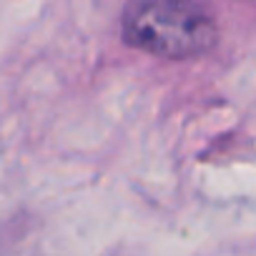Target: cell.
<instances>
[{"label":"cell","mask_w":256,"mask_h":256,"mask_svg":"<svg viewBox=\"0 0 256 256\" xmlns=\"http://www.w3.org/2000/svg\"><path fill=\"white\" fill-rule=\"evenodd\" d=\"M123 38L151 56L186 60L208 53L218 30L208 13L186 0H134L123 13Z\"/></svg>","instance_id":"6da1fadb"}]
</instances>
